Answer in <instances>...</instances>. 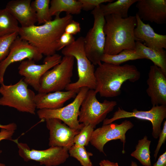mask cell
Instances as JSON below:
<instances>
[{
    "label": "cell",
    "mask_w": 166,
    "mask_h": 166,
    "mask_svg": "<svg viewBox=\"0 0 166 166\" xmlns=\"http://www.w3.org/2000/svg\"><path fill=\"white\" fill-rule=\"evenodd\" d=\"M17 144L20 156L26 162L31 160L38 162L41 165L57 166L64 163L69 158V148L60 147H50L44 150L30 149L26 143L12 140Z\"/></svg>",
    "instance_id": "30bf717a"
},
{
    "label": "cell",
    "mask_w": 166,
    "mask_h": 166,
    "mask_svg": "<svg viewBox=\"0 0 166 166\" xmlns=\"http://www.w3.org/2000/svg\"><path fill=\"white\" fill-rule=\"evenodd\" d=\"M159 138L156 148L154 151V156L155 160L157 158L160 149L163 144H164L166 140V121L163 124V129L161 130L159 136Z\"/></svg>",
    "instance_id": "836d02e7"
},
{
    "label": "cell",
    "mask_w": 166,
    "mask_h": 166,
    "mask_svg": "<svg viewBox=\"0 0 166 166\" xmlns=\"http://www.w3.org/2000/svg\"><path fill=\"white\" fill-rule=\"evenodd\" d=\"M135 50L143 59L151 61L166 75V51L164 49H153L139 41L135 42Z\"/></svg>",
    "instance_id": "44dd1931"
},
{
    "label": "cell",
    "mask_w": 166,
    "mask_h": 166,
    "mask_svg": "<svg viewBox=\"0 0 166 166\" xmlns=\"http://www.w3.org/2000/svg\"><path fill=\"white\" fill-rule=\"evenodd\" d=\"M20 27L18 21L6 9H0V37L18 33Z\"/></svg>",
    "instance_id": "cb8c5ba5"
},
{
    "label": "cell",
    "mask_w": 166,
    "mask_h": 166,
    "mask_svg": "<svg viewBox=\"0 0 166 166\" xmlns=\"http://www.w3.org/2000/svg\"><path fill=\"white\" fill-rule=\"evenodd\" d=\"M100 6L91 11L94 18L93 25L84 37L86 56L93 64L98 65L101 63V58L104 54L105 41L104 31L105 18Z\"/></svg>",
    "instance_id": "52a82bcc"
},
{
    "label": "cell",
    "mask_w": 166,
    "mask_h": 166,
    "mask_svg": "<svg viewBox=\"0 0 166 166\" xmlns=\"http://www.w3.org/2000/svg\"><path fill=\"white\" fill-rule=\"evenodd\" d=\"M136 14L142 21L157 24L166 23V0H138Z\"/></svg>",
    "instance_id": "e0dca14e"
},
{
    "label": "cell",
    "mask_w": 166,
    "mask_h": 166,
    "mask_svg": "<svg viewBox=\"0 0 166 166\" xmlns=\"http://www.w3.org/2000/svg\"><path fill=\"white\" fill-rule=\"evenodd\" d=\"M43 55L34 47L19 35L12 43L7 57L0 62V84L4 83V77L7 67L15 62L26 59L40 61Z\"/></svg>",
    "instance_id": "5bb4252c"
},
{
    "label": "cell",
    "mask_w": 166,
    "mask_h": 166,
    "mask_svg": "<svg viewBox=\"0 0 166 166\" xmlns=\"http://www.w3.org/2000/svg\"><path fill=\"white\" fill-rule=\"evenodd\" d=\"M18 36V33L0 37V62L8 56L11 45Z\"/></svg>",
    "instance_id": "f546056e"
},
{
    "label": "cell",
    "mask_w": 166,
    "mask_h": 166,
    "mask_svg": "<svg viewBox=\"0 0 166 166\" xmlns=\"http://www.w3.org/2000/svg\"><path fill=\"white\" fill-rule=\"evenodd\" d=\"M81 31L80 23L73 19L66 26L64 32L73 35L80 33Z\"/></svg>",
    "instance_id": "d6a6232c"
},
{
    "label": "cell",
    "mask_w": 166,
    "mask_h": 166,
    "mask_svg": "<svg viewBox=\"0 0 166 166\" xmlns=\"http://www.w3.org/2000/svg\"><path fill=\"white\" fill-rule=\"evenodd\" d=\"M45 120L49 131V146L64 147L69 149L74 144V137L80 130L70 128L57 119L50 118Z\"/></svg>",
    "instance_id": "9a60e30c"
},
{
    "label": "cell",
    "mask_w": 166,
    "mask_h": 166,
    "mask_svg": "<svg viewBox=\"0 0 166 166\" xmlns=\"http://www.w3.org/2000/svg\"><path fill=\"white\" fill-rule=\"evenodd\" d=\"M73 20L72 15L66 14L62 17L57 15L53 20L42 25L20 27L18 35L35 47L42 55L52 56L56 53L59 39L66 26Z\"/></svg>",
    "instance_id": "6da1fadb"
},
{
    "label": "cell",
    "mask_w": 166,
    "mask_h": 166,
    "mask_svg": "<svg viewBox=\"0 0 166 166\" xmlns=\"http://www.w3.org/2000/svg\"><path fill=\"white\" fill-rule=\"evenodd\" d=\"M99 165L100 166H119L117 163L112 162L107 160H101Z\"/></svg>",
    "instance_id": "8d00e7d4"
},
{
    "label": "cell",
    "mask_w": 166,
    "mask_h": 166,
    "mask_svg": "<svg viewBox=\"0 0 166 166\" xmlns=\"http://www.w3.org/2000/svg\"><path fill=\"white\" fill-rule=\"evenodd\" d=\"M95 90L89 89L81 105L78 120L84 125H90L95 128L106 118L117 105L115 101L105 100L102 102L97 99Z\"/></svg>",
    "instance_id": "ba28073f"
},
{
    "label": "cell",
    "mask_w": 166,
    "mask_h": 166,
    "mask_svg": "<svg viewBox=\"0 0 166 166\" xmlns=\"http://www.w3.org/2000/svg\"><path fill=\"white\" fill-rule=\"evenodd\" d=\"M81 2L82 9L86 11L93 10L101 4L106 2H110L113 0H79Z\"/></svg>",
    "instance_id": "4dcf8cb0"
},
{
    "label": "cell",
    "mask_w": 166,
    "mask_h": 166,
    "mask_svg": "<svg viewBox=\"0 0 166 166\" xmlns=\"http://www.w3.org/2000/svg\"><path fill=\"white\" fill-rule=\"evenodd\" d=\"M49 0H35L31 1V7L36 13L38 25L45 24L52 20L49 13Z\"/></svg>",
    "instance_id": "4316f807"
},
{
    "label": "cell",
    "mask_w": 166,
    "mask_h": 166,
    "mask_svg": "<svg viewBox=\"0 0 166 166\" xmlns=\"http://www.w3.org/2000/svg\"><path fill=\"white\" fill-rule=\"evenodd\" d=\"M130 117L150 121L152 127V136L154 138L157 139L161 130L162 122L166 118V105L152 106L148 111H139L135 109L131 112L119 107L111 118H105L103 121V125L110 124L120 119Z\"/></svg>",
    "instance_id": "8fae6325"
},
{
    "label": "cell",
    "mask_w": 166,
    "mask_h": 166,
    "mask_svg": "<svg viewBox=\"0 0 166 166\" xmlns=\"http://www.w3.org/2000/svg\"><path fill=\"white\" fill-rule=\"evenodd\" d=\"M134 36L137 41H142L145 46L153 49H166V35L156 33L148 24H145L137 14Z\"/></svg>",
    "instance_id": "ac0fdd59"
},
{
    "label": "cell",
    "mask_w": 166,
    "mask_h": 166,
    "mask_svg": "<svg viewBox=\"0 0 166 166\" xmlns=\"http://www.w3.org/2000/svg\"><path fill=\"white\" fill-rule=\"evenodd\" d=\"M75 40L73 35L64 32L61 36L58 44L57 51L73 43Z\"/></svg>",
    "instance_id": "1f68e13d"
},
{
    "label": "cell",
    "mask_w": 166,
    "mask_h": 166,
    "mask_svg": "<svg viewBox=\"0 0 166 166\" xmlns=\"http://www.w3.org/2000/svg\"><path fill=\"white\" fill-rule=\"evenodd\" d=\"M94 128L90 125H84L80 132L74 137V144L85 147L90 142Z\"/></svg>",
    "instance_id": "f1b7e54d"
},
{
    "label": "cell",
    "mask_w": 166,
    "mask_h": 166,
    "mask_svg": "<svg viewBox=\"0 0 166 166\" xmlns=\"http://www.w3.org/2000/svg\"><path fill=\"white\" fill-rule=\"evenodd\" d=\"M105 18L104 54L115 55L124 50H135V42L137 41L134 34L137 24L135 16L123 18L112 14Z\"/></svg>",
    "instance_id": "7a4b0ae2"
},
{
    "label": "cell",
    "mask_w": 166,
    "mask_h": 166,
    "mask_svg": "<svg viewBox=\"0 0 166 166\" xmlns=\"http://www.w3.org/2000/svg\"><path fill=\"white\" fill-rule=\"evenodd\" d=\"M15 131L2 128L0 131V141L4 140H12V137ZM2 151L0 150V155L2 153Z\"/></svg>",
    "instance_id": "e575fe53"
},
{
    "label": "cell",
    "mask_w": 166,
    "mask_h": 166,
    "mask_svg": "<svg viewBox=\"0 0 166 166\" xmlns=\"http://www.w3.org/2000/svg\"><path fill=\"white\" fill-rule=\"evenodd\" d=\"M77 93L72 91L38 93L35 97L36 109H54L60 108L63 107L66 101L75 97Z\"/></svg>",
    "instance_id": "ffe728a7"
},
{
    "label": "cell",
    "mask_w": 166,
    "mask_h": 166,
    "mask_svg": "<svg viewBox=\"0 0 166 166\" xmlns=\"http://www.w3.org/2000/svg\"><path fill=\"white\" fill-rule=\"evenodd\" d=\"M153 166H166V152L160 156Z\"/></svg>",
    "instance_id": "d590c367"
},
{
    "label": "cell",
    "mask_w": 166,
    "mask_h": 166,
    "mask_svg": "<svg viewBox=\"0 0 166 166\" xmlns=\"http://www.w3.org/2000/svg\"><path fill=\"white\" fill-rule=\"evenodd\" d=\"M134 126L130 121L125 120L121 124L116 123L103 125L102 127L94 130L89 142L101 152L105 154L104 147L108 142L119 139L123 143L122 153H125L124 150L126 143V133Z\"/></svg>",
    "instance_id": "7c38bea8"
},
{
    "label": "cell",
    "mask_w": 166,
    "mask_h": 166,
    "mask_svg": "<svg viewBox=\"0 0 166 166\" xmlns=\"http://www.w3.org/2000/svg\"><path fill=\"white\" fill-rule=\"evenodd\" d=\"M142 59L135 50L125 49L115 55L103 54L101 58V61L118 65L129 61Z\"/></svg>",
    "instance_id": "484cf974"
},
{
    "label": "cell",
    "mask_w": 166,
    "mask_h": 166,
    "mask_svg": "<svg viewBox=\"0 0 166 166\" xmlns=\"http://www.w3.org/2000/svg\"><path fill=\"white\" fill-rule=\"evenodd\" d=\"M89 89L81 88L73 101L67 105L54 109H42L37 112L39 118L45 120L56 118L63 122L70 128L81 130L84 125L78 120L81 104Z\"/></svg>",
    "instance_id": "9c48e42d"
},
{
    "label": "cell",
    "mask_w": 166,
    "mask_h": 166,
    "mask_svg": "<svg viewBox=\"0 0 166 166\" xmlns=\"http://www.w3.org/2000/svg\"><path fill=\"white\" fill-rule=\"evenodd\" d=\"M65 56H72L77 61L78 79L71 83L65 88L66 91H74L77 93L80 89L86 87L95 90L96 81L95 75L94 65L87 58L84 48V37H80L72 44L62 49Z\"/></svg>",
    "instance_id": "277c9868"
},
{
    "label": "cell",
    "mask_w": 166,
    "mask_h": 166,
    "mask_svg": "<svg viewBox=\"0 0 166 166\" xmlns=\"http://www.w3.org/2000/svg\"><path fill=\"white\" fill-rule=\"evenodd\" d=\"M0 166H6V165L0 163Z\"/></svg>",
    "instance_id": "ab89813d"
},
{
    "label": "cell",
    "mask_w": 166,
    "mask_h": 166,
    "mask_svg": "<svg viewBox=\"0 0 166 166\" xmlns=\"http://www.w3.org/2000/svg\"><path fill=\"white\" fill-rule=\"evenodd\" d=\"M0 128L15 131L17 129V126L14 123H10L6 125H2L0 124Z\"/></svg>",
    "instance_id": "74e56055"
},
{
    "label": "cell",
    "mask_w": 166,
    "mask_h": 166,
    "mask_svg": "<svg viewBox=\"0 0 166 166\" xmlns=\"http://www.w3.org/2000/svg\"><path fill=\"white\" fill-rule=\"evenodd\" d=\"M31 0H12L6 4V9L17 20L21 27L35 25L37 22L36 12L31 7Z\"/></svg>",
    "instance_id": "d6986e66"
},
{
    "label": "cell",
    "mask_w": 166,
    "mask_h": 166,
    "mask_svg": "<svg viewBox=\"0 0 166 166\" xmlns=\"http://www.w3.org/2000/svg\"><path fill=\"white\" fill-rule=\"evenodd\" d=\"M50 4L49 13L52 17L59 15L62 12L66 14H78L82 10L79 0H52Z\"/></svg>",
    "instance_id": "7402d4cb"
},
{
    "label": "cell",
    "mask_w": 166,
    "mask_h": 166,
    "mask_svg": "<svg viewBox=\"0 0 166 166\" xmlns=\"http://www.w3.org/2000/svg\"><path fill=\"white\" fill-rule=\"evenodd\" d=\"M70 156L76 159L82 166H92L90 158L93 154L88 152L84 146L74 144L68 150Z\"/></svg>",
    "instance_id": "83f0119b"
},
{
    "label": "cell",
    "mask_w": 166,
    "mask_h": 166,
    "mask_svg": "<svg viewBox=\"0 0 166 166\" xmlns=\"http://www.w3.org/2000/svg\"><path fill=\"white\" fill-rule=\"evenodd\" d=\"M131 166H138L137 163L133 161H132L131 164Z\"/></svg>",
    "instance_id": "f35d334b"
},
{
    "label": "cell",
    "mask_w": 166,
    "mask_h": 166,
    "mask_svg": "<svg viewBox=\"0 0 166 166\" xmlns=\"http://www.w3.org/2000/svg\"><path fill=\"white\" fill-rule=\"evenodd\" d=\"M151 141L145 136L138 140L135 151L130 155L136 159L144 166H151L150 146Z\"/></svg>",
    "instance_id": "d4e9b609"
},
{
    "label": "cell",
    "mask_w": 166,
    "mask_h": 166,
    "mask_svg": "<svg viewBox=\"0 0 166 166\" xmlns=\"http://www.w3.org/2000/svg\"><path fill=\"white\" fill-rule=\"evenodd\" d=\"M147 83L146 93L152 106L166 105V75L161 69L154 65L151 66Z\"/></svg>",
    "instance_id": "2e32d148"
},
{
    "label": "cell",
    "mask_w": 166,
    "mask_h": 166,
    "mask_svg": "<svg viewBox=\"0 0 166 166\" xmlns=\"http://www.w3.org/2000/svg\"><path fill=\"white\" fill-rule=\"evenodd\" d=\"M23 79L13 85L0 86V105L13 108L22 112L35 115L36 109L35 102V94L28 88Z\"/></svg>",
    "instance_id": "5b68a950"
},
{
    "label": "cell",
    "mask_w": 166,
    "mask_h": 166,
    "mask_svg": "<svg viewBox=\"0 0 166 166\" xmlns=\"http://www.w3.org/2000/svg\"><path fill=\"white\" fill-rule=\"evenodd\" d=\"M33 166H36V165H34Z\"/></svg>",
    "instance_id": "60d3db41"
},
{
    "label": "cell",
    "mask_w": 166,
    "mask_h": 166,
    "mask_svg": "<svg viewBox=\"0 0 166 166\" xmlns=\"http://www.w3.org/2000/svg\"><path fill=\"white\" fill-rule=\"evenodd\" d=\"M138 0H117L109 2L106 5L101 4L100 6L102 13L105 16L114 14L123 18L128 17V10Z\"/></svg>",
    "instance_id": "603a6c76"
},
{
    "label": "cell",
    "mask_w": 166,
    "mask_h": 166,
    "mask_svg": "<svg viewBox=\"0 0 166 166\" xmlns=\"http://www.w3.org/2000/svg\"><path fill=\"white\" fill-rule=\"evenodd\" d=\"M62 58L61 56L55 53L46 57L43 63L41 65L36 64L33 60H25L21 62L18 67V73L24 77L26 83L38 92L41 77L47 71L59 63Z\"/></svg>",
    "instance_id": "4fadbf2b"
},
{
    "label": "cell",
    "mask_w": 166,
    "mask_h": 166,
    "mask_svg": "<svg viewBox=\"0 0 166 166\" xmlns=\"http://www.w3.org/2000/svg\"><path fill=\"white\" fill-rule=\"evenodd\" d=\"M74 60L73 56H64L59 63L45 73L40 78L38 93H48L65 89L71 83Z\"/></svg>",
    "instance_id": "8992f818"
},
{
    "label": "cell",
    "mask_w": 166,
    "mask_h": 166,
    "mask_svg": "<svg viewBox=\"0 0 166 166\" xmlns=\"http://www.w3.org/2000/svg\"><path fill=\"white\" fill-rule=\"evenodd\" d=\"M95 75L96 92L102 97L109 98L121 94V87L125 81L134 82L138 81L140 73L134 65H118L104 62L98 65Z\"/></svg>",
    "instance_id": "3957f363"
}]
</instances>
